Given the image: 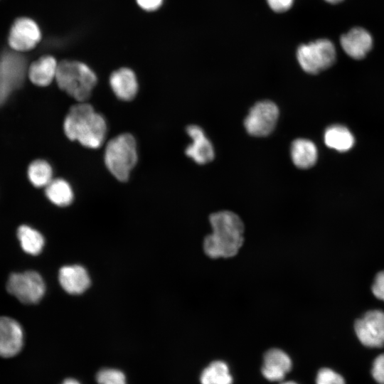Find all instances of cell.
<instances>
[{
    "label": "cell",
    "mask_w": 384,
    "mask_h": 384,
    "mask_svg": "<svg viewBox=\"0 0 384 384\" xmlns=\"http://www.w3.org/2000/svg\"><path fill=\"white\" fill-rule=\"evenodd\" d=\"M279 117V109L270 100L257 102L244 120L247 132L255 137H266L275 128Z\"/></svg>",
    "instance_id": "8"
},
{
    "label": "cell",
    "mask_w": 384,
    "mask_h": 384,
    "mask_svg": "<svg viewBox=\"0 0 384 384\" xmlns=\"http://www.w3.org/2000/svg\"><path fill=\"white\" fill-rule=\"evenodd\" d=\"M372 292L376 298L384 302V270L375 275L372 285Z\"/></svg>",
    "instance_id": "27"
},
{
    "label": "cell",
    "mask_w": 384,
    "mask_h": 384,
    "mask_svg": "<svg viewBox=\"0 0 384 384\" xmlns=\"http://www.w3.org/2000/svg\"><path fill=\"white\" fill-rule=\"evenodd\" d=\"M41 39L38 24L32 19L22 17L13 23L9 35V44L13 50L23 52L33 48Z\"/></svg>",
    "instance_id": "10"
},
{
    "label": "cell",
    "mask_w": 384,
    "mask_h": 384,
    "mask_svg": "<svg viewBox=\"0 0 384 384\" xmlns=\"http://www.w3.org/2000/svg\"><path fill=\"white\" fill-rule=\"evenodd\" d=\"M58 280L62 288L70 294H80L89 287L90 278L80 265H65L60 268Z\"/></svg>",
    "instance_id": "15"
},
{
    "label": "cell",
    "mask_w": 384,
    "mask_h": 384,
    "mask_svg": "<svg viewBox=\"0 0 384 384\" xmlns=\"http://www.w3.org/2000/svg\"><path fill=\"white\" fill-rule=\"evenodd\" d=\"M281 384H297V383H294L293 381H287V382H284V383H282Z\"/></svg>",
    "instance_id": "32"
},
{
    "label": "cell",
    "mask_w": 384,
    "mask_h": 384,
    "mask_svg": "<svg viewBox=\"0 0 384 384\" xmlns=\"http://www.w3.org/2000/svg\"><path fill=\"white\" fill-rule=\"evenodd\" d=\"M58 63L51 55H44L33 62L28 68L29 80L36 85L44 87L49 85L58 70Z\"/></svg>",
    "instance_id": "17"
},
{
    "label": "cell",
    "mask_w": 384,
    "mask_h": 384,
    "mask_svg": "<svg viewBox=\"0 0 384 384\" xmlns=\"http://www.w3.org/2000/svg\"><path fill=\"white\" fill-rule=\"evenodd\" d=\"M186 132L193 142L186 147V154L199 164L211 161L214 159V149L203 130L197 125H189Z\"/></svg>",
    "instance_id": "13"
},
{
    "label": "cell",
    "mask_w": 384,
    "mask_h": 384,
    "mask_svg": "<svg viewBox=\"0 0 384 384\" xmlns=\"http://www.w3.org/2000/svg\"><path fill=\"white\" fill-rule=\"evenodd\" d=\"M291 156L296 166L300 169H309L316 161V146L309 139H297L291 146Z\"/></svg>",
    "instance_id": "18"
},
{
    "label": "cell",
    "mask_w": 384,
    "mask_h": 384,
    "mask_svg": "<svg viewBox=\"0 0 384 384\" xmlns=\"http://www.w3.org/2000/svg\"><path fill=\"white\" fill-rule=\"evenodd\" d=\"M201 384H232L233 378L228 365L221 361L212 362L201 375Z\"/></svg>",
    "instance_id": "22"
},
{
    "label": "cell",
    "mask_w": 384,
    "mask_h": 384,
    "mask_svg": "<svg viewBox=\"0 0 384 384\" xmlns=\"http://www.w3.org/2000/svg\"><path fill=\"white\" fill-rule=\"evenodd\" d=\"M316 384H346L344 378L334 370L324 368L319 370Z\"/></svg>",
    "instance_id": "25"
},
{
    "label": "cell",
    "mask_w": 384,
    "mask_h": 384,
    "mask_svg": "<svg viewBox=\"0 0 384 384\" xmlns=\"http://www.w3.org/2000/svg\"><path fill=\"white\" fill-rule=\"evenodd\" d=\"M55 80L62 90L79 102L89 98L97 81L95 72L87 65L69 60L58 63Z\"/></svg>",
    "instance_id": "3"
},
{
    "label": "cell",
    "mask_w": 384,
    "mask_h": 384,
    "mask_svg": "<svg viewBox=\"0 0 384 384\" xmlns=\"http://www.w3.org/2000/svg\"><path fill=\"white\" fill-rule=\"evenodd\" d=\"M28 178L33 186L46 187L53 178V169L50 164L43 159L32 161L28 167Z\"/></svg>",
    "instance_id": "23"
},
{
    "label": "cell",
    "mask_w": 384,
    "mask_h": 384,
    "mask_svg": "<svg viewBox=\"0 0 384 384\" xmlns=\"http://www.w3.org/2000/svg\"><path fill=\"white\" fill-rule=\"evenodd\" d=\"M61 384H81L78 380L75 378H68L65 379Z\"/></svg>",
    "instance_id": "30"
},
{
    "label": "cell",
    "mask_w": 384,
    "mask_h": 384,
    "mask_svg": "<svg viewBox=\"0 0 384 384\" xmlns=\"http://www.w3.org/2000/svg\"><path fill=\"white\" fill-rule=\"evenodd\" d=\"M110 85L114 95L124 101L134 99L139 88L137 76L129 68H121L112 73Z\"/></svg>",
    "instance_id": "16"
},
{
    "label": "cell",
    "mask_w": 384,
    "mask_h": 384,
    "mask_svg": "<svg viewBox=\"0 0 384 384\" xmlns=\"http://www.w3.org/2000/svg\"><path fill=\"white\" fill-rule=\"evenodd\" d=\"M6 287L10 294L26 304L39 302L46 292V284L43 277L33 270L11 274Z\"/></svg>",
    "instance_id": "6"
},
{
    "label": "cell",
    "mask_w": 384,
    "mask_h": 384,
    "mask_svg": "<svg viewBox=\"0 0 384 384\" xmlns=\"http://www.w3.org/2000/svg\"><path fill=\"white\" fill-rule=\"evenodd\" d=\"M326 1L330 3V4H337L343 0H325Z\"/></svg>",
    "instance_id": "31"
},
{
    "label": "cell",
    "mask_w": 384,
    "mask_h": 384,
    "mask_svg": "<svg viewBox=\"0 0 384 384\" xmlns=\"http://www.w3.org/2000/svg\"><path fill=\"white\" fill-rule=\"evenodd\" d=\"M23 345L24 333L20 323L11 317L0 316V358L16 356Z\"/></svg>",
    "instance_id": "11"
},
{
    "label": "cell",
    "mask_w": 384,
    "mask_h": 384,
    "mask_svg": "<svg viewBox=\"0 0 384 384\" xmlns=\"http://www.w3.org/2000/svg\"><path fill=\"white\" fill-rule=\"evenodd\" d=\"M212 233L203 240V250L211 258L235 256L242 245L244 225L240 217L229 210L211 214Z\"/></svg>",
    "instance_id": "1"
},
{
    "label": "cell",
    "mask_w": 384,
    "mask_h": 384,
    "mask_svg": "<svg viewBox=\"0 0 384 384\" xmlns=\"http://www.w3.org/2000/svg\"><path fill=\"white\" fill-rule=\"evenodd\" d=\"M373 379L379 384H384V353L377 356L371 369Z\"/></svg>",
    "instance_id": "26"
},
{
    "label": "cell",
    "mask_w": 384,
    "mask_h": 384,
    "mask_svg": "<svg viewBox=\"0 0 384 384\" xmlns=\"http://www.w3.org/2000/svg\"><path fill=\"white\" fill-rule=\"evenodd\" d=\"M28 72L26 60L16 51H7L0 56V105L19 87Z\"/></svg>",
    "instance_id": "7"
},
{
    "label": "cell",
    "mask_w": 384,
    "mask_h": 384,
    "mask_svg": "<svg viewBox=\"0 0 384 384\" xmlns=\"http://www.w3.org/2000/svg\"><path fill=\"white\" fill-rule=\"evenodd\" d=\"M138 6L146 11L157 10L163 3V0H136Z\"/></svg>",
    "instance_id": "29"
},
{
    "label": "cell",
    "mask_w": 384,
    "mask_h": 384,
    "mask_svg": "<svg viewBox=\"0 0 384 384\" xmlns=\"http://www.w3.org/2000/svg\"><path fill=\"white\" fill-rule=\"evenodd\" d=\"M324 142L329 147L343 152L353 146L354 138L346 127L341 125H333L326 130Z\"/></svg>",
    "instance_id": "21"
},
{
    "label": "cell",
    "mask_w": 384,
    "mask_h": 384,
    "mask_svg": "<svg viewBox=\"0 0 384 384\" xmlns=\"http://www.w3.org/2000/svg\"><path fill=\"white\" fill-rule=\"evenodd\" d=\"M47 198L58 206H67L73 200V191L70 183L63 178L53 179L46 187Z\"/></svg>",
    "instance_id": "20"
},
{
    "label": "cell",
    "mask_w": 384,
    "mask_h": 384,
    "mask_svg": "<svg viewBox=\"0 0 384 384\" xmlns=\"http://www.w3.org/2000/svg\"><path fill=\"white\" fill-rule=\"evenodd\" d=\"M292 361L282 350L271 348L264 356L262 375L270 381H282L292 369Z\"/></svg>",
    "instance_id": "12"
},
{
    "label": "cell",
    "mask_w": 384,
    "mask_h": 384,
    "mask_svg": "<svg viewBox=\"0 0 384 384\" xmlns=\"http://www.w3.org/2000/svg\"><path fill=\"white\" fill-rule=\"evenodd\" d=\"M267 2L274 11L284 12L292 7L294 0H267Z\"/></svg>",
    "instance_id": "28"
},
{
    "label": "cell",
    "mask_w": 384,
    "mask_h": 384,
    "mask_svg": "<svg viewBox=\"0 0 384 384\" xmlns=\"http://www.w3.org/2000/svg\"><path fill=\"white\" fill-rule=\"evenodd\" d=\"M301 68L307 73L317 74L329 68L336 60L334 45L328 39H319L302 44L297 50Z\"/></svg>",
    "instance_id": "5"
},
{
    "label": "cell",
    "mask_w": 384,
    "mask_h": 384,
    "mask_svg": "<svg viewBox=\"0 0 384 384\" xmlns=\"http://www.w3.org/2000/svg\"><path fill=\"white\" fill-rule=\"evenodd\" d=\"M63 130L70 140L77 141L87 148L97 149L104 143L107 124L102 114L83 102L70 109L64 119Z\"/></svg>",
    "instance_id": "2"
},
{
    "label": "cell",
    "mask_w": 384,
    "mask_h": 384,
    "mask_svg": "<svg viewBox=\"0 0 384 384\" xmlns=\"http://www.w3.org/2000/svg\"><path fill=\"white\" fill-rule=\"evenodd\" d=\"M354 329L359 341L369 348L384 346V311L370 310L358 319Z\"/></svg>",
    "instance_id": "9"
},
{
    "label": "cell",
    "mask_w": 384,
    "mask_h": 384,
    "mask_svg": "<svg viewBox=\"0 0 384 384\" xmlns=\"http://www.w3.org/2000/svg\"><path fill=\"white\" fill-rule=\"evenodd\" d=\"M22 250L31 255H37L43 250L45 240L42 234L33 228L20 225L16 232Z\"/></svg>",
    "instance_id": "19"
},
{
    "label": "cell",
    "mask_w": 384,
    "mask_h": 384,
    "mask_svg": "<svg viewBox=\"0 0 384 384\" xmlns=\"http://www.w3.org/2000/svg\"><path fill=\"white\" fill-rule=\"evenodd\" d=\"M104 159L107 169L113 176L120 181H127L138 160L134 137L124 133L110 140Z\"/></svg>",
    "instance_id": "4"
},
{
    "label": "cell",
    "mask_w": 384,
    "mask_h": 384,
    "mask_svg": "<svg viewBox=\"0 0 384 384\" xmlns=\"http://www.w3.org/2000/svg\"><path fill=\"white\" fill-rule=\"evenodd\" d=\"M95 378L98 384H127L124 373L116 368H102L97 373Z\"/></svg>",
    "instance_id": "24"
},
{
    "label": "cell",
    "mask_w": 384,
    "mask_h": 384,
    "mask_svg": "<svg viewBox=\"0 0 384 384\" xmlns=\"http://www.w3.org/2000/svg\"><path fill=\"white\" fill-rule=\"evenodd\" d=\"M341 46L345 53L354 59H361L370 50L373 38L366 29L356 27L341 37Z\"/></svg>",
    "instance_id": "14"
}]
</instances>
